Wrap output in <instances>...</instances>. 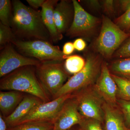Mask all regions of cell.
Wrapping results in <instances>:
<instances>
[{
  "label": "cell",
  "mask_w": 130,
  "mask_h": 130,
  "mask_svg": "<svg viewBox=\"0 0 130 130\" xmlns=\"http://www.w3.org/2000/svg\"><path fill=\"white\" fill-rule=\"evenodd\" d=\"M10 26L16 36L50 42V35L44 25L41 11L26 6L19 0L12 3Z\"/></svg>",
  "instance_id": "cell-1"
},
{
  "label": "cell",
  "mask_w": 130,
  "mask_h": 130,
  "mask_svg": "<svg viewBox=\"0 0 130 130\" xmlns=\"http://www.w3.org/2000/svg\"><path fill=\"white\" fill-rule=\"evenodd\" d=\"M34 67L20 68L2 77L0 82L1 89L28 93L44 103L50 101L38 79Z\"/></svg>",
  "instance_id": "cell-2"
},
{
  "label": "cell",
  "mask_w": 130,
  "mask_h": 130,
  "mask_svg": "<svg viewBox=\"0 0 130 130\" xmlns=\"http://www.w3.org/2000/svg\"><path fill=\"white\" fill-rule=\"evenodd\" d=\"M102 58L98 54H88L84 67L66 82L53 100L61 96L74 94L94 85L101 73Z\"/></svg>",
  "instance_id": "cell-3"
},
{
  "label": "cell",
  "mask_w": 130,
  "mask_h": 130,
  "mask_svg": "<svg viewBox=\"0 0 130 130\" xmlns=\"http://www.w3.org/2000/svg\"><path fill=\"white\" fill-rule=\"evenodd\" d=\"M99 35L94 43L95 50L103 58L109 59L130 37L107 16L103 15Z\"/></svg>",
  "instance_id": "cell-4"
},
{
  "label": "cell",
  "mask_w": 130,
  "mask_h": 130,
  "mask_svg": "<svg viewBox=\"0 0 130 130\" xmlns=\"http://www.w3.org/2000/svg\"><path fill=\"white\" fill-rule=\"evenodd\" d=\"M62 61H51L41 62L35 67L38 79L48 97L54 98L65 84L68 73Z\"/></svg>",
  "instance_id": "cell-5"
},
{
  "label": "cell",
  "mask_w": 130,
  "mask_h": 130,
  "mask_svg": "<svg viewBox=\"0 0 130 130\" xmlns=\"http://www.w3.org/2000/svg\"><path fill=\"white\" fill-rule=\"evenodd\" d=\"M11 43L24 56L36 59L41 62L62 61L68 56L64 55L59 47L43 40L17 39Z\"/></svg>",
  "instance_id": "cell-6"
},
{
  "label": "cell",
  "mask_w": 130,
  "mask_h": 130,
  "mask_svg": "<svg viewBox=\"0 0 130 130\" xmlns=\"http://www.w3.org/2000/svg\"><path fill=\"white\" fill-rule=\"evenodd\" d=\"M72 1L74 8V18L66 35L71 38L89 39L95 35L102 24V20L89 13L76 0Z\"/></svg>",
  "instance_id": "cell-7"
},
{
  "label": "cell",
  "mask_w": 130,
  "mask_h": 130,
  "mask_svg": "<svg viewBox=\"0 0 130 130\" xmlns=\"http://www.w3.org/2000/svg\"><path fill=\"white\" fill-rule=\"evenodd\" d=\"M73 94L80 114L85 118L95 120L102 124L104 116L103 106L105 101L94 86L83 89Z\"/></svg>",
  "instance_id": "cell-8"
},
{
  "label": "cell",
  "mask_w": 130,
  "mask_h": 130,
  "mask_svg": "<svg viewBox=\"0 0 130 130\" xmlns=\"http://www.w3.org/2000/svg\"><path fill=\"white\" fill-rule=\"evenodd\" d=\"M72 95V94H69L61 96L48 102H42L38 104L33 108L16 125L30 121L53 122L64 103Z\"/></svg>",
  "instance_id": "cell-9"
},
{
  "label": "cell",
  "mask_w": 130,
  "mask_h": 130,
  "mask_svg": "<svg viewBox=\"0 0 130 130\" xmlns=\"http://www.w3.org/2000/svg\"><path fill=\"white\" fill-rule=\"evenodd\" d=\"M9 43L4 47L0 54V77L2 78L20 68L36 67L41 62L19 54Z\"/></svg>",
  "instance_id": "cell-10"
},
{
  "label": "cell",
  "mask_w": 130,
  "mask_h": 130,
  "mask_svg": "<svg viewBox=\"0 0 130 130\" xmlns=\"http://www.w3.org/2000/svg\"><path fill=\"white\" fill-rule=\"evenodd\" d=\"M72 94L64 103L53 121V130L70 129L78 125L85 118L79 113L76 100Z\"/></svg>",
  "instance_id": "cell-11"
},
{
  "label": "cell",
  "mask_w": 130,
  "mask_h": 130,
  "mask_svg": "<svg viewBox=\"0 0 130 130\" xmlns=\"http://www.w3.org/2000/svg\"><path fill=\"white\" fill-rule=\"evenodd\" d=\"M94 86L96 91L105 102L114 106L117 105V85L106 62L103 63L100 76Z\"/></svg>",
  "instance_id": "cell-12"
},
{
  "label": "cell",
  "mask_w": 130,
  "mask_h": 130,
  "mask_svg": "<svg viewBox=\"0 0 130 130\" xmlns=\"http://www.w3.org/2000/svg\"><path fill=\"white\" fill-rule=\"evenodd\" d=\"M74 12L72 1L61 0L55 6L54 11V19L56 28L61 35L66 33L71 25Z\"/></svg>",
  "instance_id": "cell-13"
},
{
  "label": "cell",
  "mask_w": 130,
  "mask_h": 130,
  "mask_svg": "<svg viewBox=\"0 0 130 130\" xmlns=\"http://www.w3.org/2000/svg\"><path fill=\"white\" fill-rule=\"evenodd\" d=\"M116 106L104 102L103 106L104 120L102 124L104 130H130L126 125L123 113Z\"/></svg>",
  "instance_id": "cell-14"
},
{
  "label": "cell",
  "mask_w": 130,
  "mask_h": 130,
  "mask_svg": "<svg viewBox=\"0 0 130 130\" xmlns=\"http://www.w3.org/2000/svg\"><path fill=\"white\" fill-rule=\"evenodd\" d=\"M42 102H43L39 98L31 95L24 96L13 112L6 118H4L7 128L16 125L33 108Z\"/></svg>",
  "instance_id": "cell-15"
},
{
  "label": "cell",
  "mask_w": 130,
  "mask_h": 130,
  "mask_svg": "<svg viewBox=\"0 0 130 130\" xmlns=\"http://www.w3.org/2000/svg\"><path fill=\"white\" fill-rule=\"evenodd\" d=\"M59 1H45L41 11L42 19L44 25L50 35L51 41L56 43L63 38V35L58 31L56 26L54 16L55 7Z\"/></svg>",
  "instance_id": "cell-16"
},
{
  "label": "cell",
  "mask_w": 130,
  "mask_h": 130,
  "mask_svg": "<svg viewBox=\"0 0 130 130\" xmlns=\"http://www.w3.org/2000/svg\"><path fill=\"white\" fill-rule=\"evenodd\" d=\"M24 96L23 93L16 91L0 92V110L3 118L9 116L15 110Z\"/></svg>",
  "instance_id": "cell-17"
},
{
  "label": "cell",
  "mask_w": 130,
  "mask_h": 130,
  "mask_svg": "<svg viewBox=\"0 0 130 130\" xmlns=\"http://www.w3.org/2000/svg\"><path fill=\"white\" fill-rule=\"evenodd\" d=\"M109 69L113 73L112 74L130 80V57L114 61Z\"/></svg>",
  "instance_id": "cell-18"
},
{
  "label": "cell",
  "mask_w": 130,
  "mask_h": 130,
  "mask_svg": "<svg viewBox=\"0 0 130 130\" xmlns=\"http://www.w3.org/2000/svg\"><path fill=\"white\" fill-rule=\"evenodd\" d=\"M52 121H35L26 122L7 128V130H53Z\"/></svg>",
  "instance_id": "cell-19"
},
{
  "label": "cell",
  "mask_w": 130,
  "mask_h": 130,
  "mask_svg": "<svg viewBox=\"0 0 130 130\" xmlns=\"http://www.w3.org/2000/svg\"><path fill=\"white\" fill-rule=\"evenodd\" d=\"M86 64V60L78 55L68 56L65 61L64 67L68 73L76 74L83 70Z\"/></svg>",
  "instance_id": "cell-20"
},
{
  "label": "cell",
  "mask_w": 130,
  "mask_h": 130,
  "mask_svg": "<svg viewBox=\"0 0 130 130\" xmlns=\"http://www.w3.org/2000/svg\"><path fill=\"white\" fill-rule=\"evenodd\" d=\"M111 75L117 85V98L130 101V80L111 73Z\"/></svg>",
  "instance_id": "cell-21"
},
{
  "label": "cell",
  "mask_w": 130,
  "mask_h": 130,
  "mask_svg": "<svg viewBox=\"0 0 130 130\" xmlns=\"http://www.w3.org/2000/svg\"><path fill=\"white\" fill-rule=\"evenodd\" d=\"M17 38L10 26L0 23V46L1 48L7 44L12 43Z\"/></svg>",
  "instance_id": "cell-22"
},
{
  "label": "cell",
  "mask_w": 130,
  "mask_h": 130,
  "mask_svg": "<svg viewBox=\"0 0 130 130\" xmlns=\"http://www.w3.org/2000/svg\"><path fill=\"white\" fill-rule=\"evenodd\" d=\"M11 7V1H0V23L8 26H10Z\"/></svg>",
  "instance_id": "cell-23"
},
{
  "label": "cell",
  "mask_w": 130,
  "mask_h": 130,
  "mask_svg": "<svg viewBox=\"0 0 130 130\" xmlns=\"http://www.w3.org/2000/svg\"><path fill=\"white\" fill-rule=\"evenodd\" d=\"M78 127V130H104L102 124L100 121L85 118Z\"/></svg>",
  "instance_id": "cell-24"
},
{
  "label": "cell",
  "mask_w": 130,
  "mask_h": 130,
  "mask_svg": "<svg viewBox=\"0 0 130 130\" xmlns=\"http://www.w3.org/2000/svg\"><path fill=\"white\" fill-rule=\"evenodd\" d=\"M117 105L123 113L126 125L130 129V101L118 99Z\"/></svg>",
  "instance_id": "cell-25"
},
{
  "label": "cell",
  "mask_w": 130,
  "mask_h": 130,
  "mask_svg": "<svg viewBox=\"0 0 130 130\" xmlns=\"http://www.w3.org/2000/svg\"><path fill=\"white\" fill-rule=\"evenodd\" d=\"M115 23L122 30L125 31L130 29V8L122 15L115 20Z\"/></svg>",
  "instance_id": "cell-26"
},
{
  "label": "cell",
  "mask_w": 130,
  "mask_h": 130,
  "mask_svg": "<svg viewBox=\"0 0 130 130\" xmlns=\"http://www.w3.org/2000/svg\"><path fill=\"white\" fill-rule=\"evenodd\" d=\"M113 56L120 58H130V38L118 49Z\"/></svg>",
  "instance_id": "cell-27"
},
{
  "label": "cell",
  "mask_w": 130,
  "mask_h": 130,
  "mask_svg": "<svg viewBox=\"0 0 130 130\" xmlns=\"http://www.w3.org/2000/svg\"><path fill=\"white\" fill-rule=\"evenodd\" d=\"M115 1L113 0H105L102 1V7L106 14L109 16L113 15L115 13Z\"/></svg>",
  "instance_id": "cell-28"
},
{
  "label": "cell",
  "mask_w": 130,
  "mask_h": 130,
  "mask_svg": "<svg viewBox=\"0 0 130 130\" xmlns=\"http://www.w3.org/2000/svg\"><path fill=\"white\" fill-rule=\"evenodd\" d=\"M74 48L78 51H82L86 46V42L82 38H77L73 43Z\"/></svg>",
  "instance_id": "cell-29"
},
{
  "label": "cell",
  "mask_w": 130,
  "mask_h": 130,
  "mask_svg": "<svg viewBox=\"0 0 130 130\" xmlns=\"http://www.w3.org/2000/svg\"><path fill=\"white\" fill-rule=\"evenodd\" d=\"M74 50L75 48L73 43L71 42H67L64 44L62 51L64 55L68 56L71 54Z\"/></svg>",
  "instance_id": "cell-30"
},
{
  "label": "cell",
  "mask_w": 130,
  "mask_h": 130,
  "mask_svg": "<svg viewBox=\"0 0 130 130\" xmlns=\"http://www.w3.org/2000/svg\"><path fill=\"white\" fill-rule=\"evenodd\" d=\"M85 1L86 5H88L91 9L94 10L98 11L100 10L102 8V5H101L100 2L97 0H89Z\"/></svg>",
  "instance_id": "cell-31"
},
{
  "label": "cell",
  "mask_w": 130,
  "mask_h": 130,
  "mask_svg": "<svg viewBox=\"0 0 130 130\" xmlns=\"http://www.w3.org/2000/svg\"><path fill=\"white\" fill-rule=\"evenodd\" d=\"M45 1L44 0H26L29 5L35 9L42 7Z\"/></svg>",
  "instance_id": "cell-32"
},
{
  "label": "cell",
  "mask_w": 130,
  "mask_h": 130,
  "mask_svg": "<svg viewBox=\"0 0 130 130\" xmlns=\"http://www.w3.org/2000/svg\"><path fill=\"white\" fill-rule=\"evenodd\" d=\"M121 9L124 12L126 11L130 8V0H122L119 1Z\"/></svg>",
  "instance_id": "cell-33"
},
{
  "label": "cell",
  "mask_w": 130,
  "mask_h": 130,
  "mask_svg": "<svg viewBox=\"0 0 130 130\" xmlns=\"http://www.w3.org/2000/svg\"><path fill=\"white\" fill-rule=\"evenodd\" d=\"M7 125L4 118L0 114V130H7Z\"/></svg>",
  "instance_id": "cell-34"
},
{
  "label": "cell",
  "mask_w": 130,
  "mask_h": 130,
  "mask_svg": "<svg viewBox=\"0 0 130 130\" xmlns=\"http://www.w3.org/2000/svg\"><path fill=\"white\" fill-rule=\"evenodd\" d=\"M76 126H74V127H72V128H71V129H70L68 130H78V125L77 127H75Z\"/></svg>",
  "instance_id": "cell-35"
},
{
  "label": "cell",
  "mask_w": 130,
  "mask_h": 130,
  "mask_svg": "<svg viewBox=\"0 0 130 130\" xmlns=\"http://www.w3.org/2000/svg\"></svg>",
  "instance_id": "cell-36"
}]
</instances>
